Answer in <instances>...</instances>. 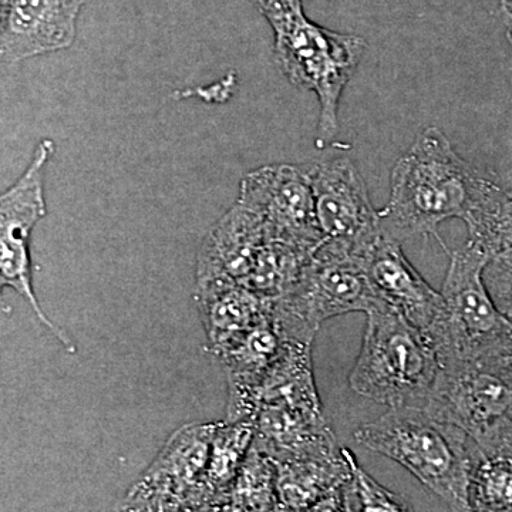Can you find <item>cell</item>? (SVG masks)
Here are the masks:
<instances>
[{
	"instance_id": "obj_1",
	"label": "cell",
	"mask_w": 512,
	"mask_h": 512,
	"mask_svg": "<svg viewBox=\"0 0 512 512\" xmlns=\"http://www.w3.org/2000/svg\"><path fill=\"white\" fill-rule=\"evenodd\" d=\"M471 185L466 164L447 137L437 127L426 128L394 165L390 200L379 211L383 237L399 244L421 235L439 238L441 222L470 211Z\"/></svg>"
},
{
	"instance_id": "obj_2",
	"label": "cell",
	"mask_w": 512,
	"mask_h": 512,
	"mask_svg": "<svg viewBox=\"0 0 512 512\" xmlns=\"http://www.w3.org/2000/svg\"><path fill=\"white\" fill-rule=\"evenodd\" d=\"M366 318L362 349L349 376L350 389L384 406H424L440 370L433 342L380 299Z\"/></svg>"
},
{
	"instance_id": "obj_3",
	"label": "cell",
	"mask_w": 512,
	"mask_h": 512,
	"mask_svg": "<svg viewBox=\"0 0 512 512\" xmlns=\"http://www.w3.org/2000/svg\"><path fill=\"white\" fill-rule=\"evenodd\" d=\"M355 440L409 470L450 507H466L467 461L456 424L423 406L390 407L360 426Z\"/></svg>"
},
{
	"instance_id": "obj_4",
	"label": "cell",
	"mask_w": 512,
	"mask_h": 512,
	"mask_svg": "<svg viewBox=\"0 0 512 512\" xmlns=\"http://www.w3.org/2000/svg\"><path fill=\"white\" fill-rule=\"evenodd\" d=\"M275 33V59L296 87L318 96L319 121L315 144L328 147L339 130V101L365 53L360 36L333 32L296 13L271 26Z\"/></svg>"
},
{
	"instance_id": "obj_5",
	"label": "cell",
	"mask_w": 512,
	"mask_h": 512,
	"mask_svg": "<svg viewBox=\"0 0 512 512\" xmlns=\"http://www.w3.org/2000/svg\"><path fill=\"white\" fill-rule=\"evenodd\" d=\"M379 301L359 256L322 242L291 291L272 299V316L285 338L313 342L326 320L366 313Z\"/></svg>"
},
{
	"instance_id": "obj_6",
	"label": "cell",
	"mask_w": 512,
	"mask_h": 512,
	"mask_svg": "<svg viewBox=\"0 0 512 512\" xmlns=\"http://www.w3.org/2000/svg\"><path fill=\"white\" fill-rule=\"evenodd\" d=\"M50 138L40 141L25 173L8 190L0 192V311L10 315L12 308L3 299L5 289L19 293L33 309L36 318L70 353H76L72 338L43 311L32 279L30 239L33 229L46 217V165L55 153Z\"/></svg>"
},
{
	"instance_id": "obj_7",
	"label": "cell",
	"mask_w": 512,
	"mask_h": 512,
	"mask_svg": "<svg viewBox=\"0 0 512 512\" xmlns=\"http://www.w3.org/2000/svg\"><path fill=\"white\" fill-rule=\"evenodd\" d=\"M218 423L175 430L127 493L126 511H201L202 481Z\"/></svg>"
},
{
	"instance_id": "obj_8",
	"label": "cell",
	"mask_w": 512,
	"mask_h": 512,
	"mask_svg": "<svg viewBox=\"0 0 512 512\" xmlns=\"http://www.w3.org/2000/svg\"><path fill=\"white\" fill-rule=\"evenodd\" d=\"M487 255L476 247L451 254L443 284V312L427 333L441 360L461 359L478 340L493 338L504 329L483 281Z\"/></svg>"
},
{
	"instance_id": "obj_9",
	"label": "cell",
	"mask_w": 512,
	"mask_h": 512,
	"mask_svg": "<svg viewBox=\"0 0 512 512\" xmlns=\"http://www.w3.org/2000/svg\"><path fill=\"white\" fill-rule=\"evenodd\" d=\"M237 202L264 222L265 238L315 251L323 242L309 174L289 164L265 165L242 180Z\"/></svg>"
},
{
	"instance_id": "obj_10",
	"label": "cell",
	"mask_w": 512,
	"mask_h": 512,
	"mask_svg": "<svg viewBox=\"0 0 512 512\" xmlns=\"http://www.w3.org/2000/svg\"><path fill=\"white\" fill-rule=\"evenodd\" d=\"M323 242L362 256L380 238L379 212L365 180L348 157L323 161L309 171Z\"/></svg>"
},
{
	"instance_id": "obj_11",
	"label": "cell",
	"mask_w": 512,
	"mask_h": 512,
	"mask_svg": "<svg viewBox=\"0 0 512 512\" xmlns=\"http://www.w3.org/2000/svg\"><path fill=\"white\" fill-rule=\"evenodd\" d=\"M360 261L376 298L427 335L443 312V296L410 264L399 242L380 235Z\"/></svg>"
},
{
	"instance_id": "obj_12",
	"label": "cell",
	"mask_w": 512,
	"mask_h": 512,
	"mask_svg": "<svg viewBox=\"0 0 512 512\" xmlns=\"http://www.w3.org/2000/svg\"><path fill=\"white\" fill-rule=\"evenodd\" d=\"M84 2L9 0L0 32V56L20 62L72 46Z\"/></svg>"
},
{
	"instance_id": "obj_13",
	"label": "cell",
	"mask_w": 512,
	"mask_h": 512,
	"mask_svg": "<svg viewBox=\"0 0 512 512\" xmlns=\"http://www.w3.org/2000/svg\"><path fill=\"white\" fill-rule=\"evenodd\" d=\"M252 424V446L274 461L333 458L342 454L323 412L264 403L256 410Z\"/></svg>"
},
{
	"instance_id": "obj_14",
	"label": "cell",
	"mask_w": 512,
	"mask_h": 512,
	"mask_svg": "<svg viewBox=\"0 0 512 512\" xmlns=\"http://www.w3.org/2000/svg\"><path fill=\"white\" fill-rule=\"evenodd\" d=\"M274 463L276 511H349L352 474L343 453Z\"/></svg>"
},
{
	"instance_id": "obj_15",
	"label": "cell",
	"mask_w": 512,
	"mask_h": 512,
	"mask_svg": "<svg viewBox=\"0 0 512 512\" xmlns=\"http://www.w3.org/2000/svg\"><path fill=\"white\" fill-rule=\"evenodd\" d=\"M195 299L210 352L247 332L272 308V299L224 275L197 274Z\"/></svg>"
},
{
	"instance_id": "obj_16",
	"label": "cell",
	"mask_w": 512,
	"mask_h": 512,
	"mask_svg": "<svg viewBox=\"0 0 512 512\" xmlns=\"http://www.w3.org/2000/svg\"><path fill=\"white\" fill-rule=\"evenodd\" d=\"M265 241L261 217L235 202L202 242L197 274L229 276L242 284Z\"/></svg>"
},
{
	"instance_id": "obj_17",
	"label": "cell",
	"mask_w": 512,
	"mask_h": 512,
	"mask_svg": "<svg viewBox=\"0 0 512 512\" xmlns=\"http://www.w3.org/2000/svg\"><path fill=\"white\" fill-rule=\"evenodd\" d=\"M312 345L313 342L286 340L281 355L259 387V406L279 403L308 412H323L313 373Z\"/></svg>"
},
{
	"instance_id": "obj_18",
	"label": "cell",
	"mask_w": 512,
	"mask_h": 512,
	"mask_svg": "<svg viewBox=\"0 0 512 512\" xmlns=\"http://www.w3.org/2000/svg\"><path fill=\"white\" fill-rule=\"evenodd\" d=\"M254 439L252 421H220L202 481L201 511H227L229 493Z\"/></svg>"
},
{
	"instance_id": "obj_19",
	"label": "cell",
	"mask_w": 512,
	"mask_h": 512,
	"mask_svg": "<svg viewBox=\"0 0 512 512\" xmlns=\"http://www.w3.org/2000/svg\"><path fill=\"white\" fill-rule=\"evenodd\" d=\"M312 254L309 249L268 239L242 285L265 298H279L295 286Z\"/></svg>"
},
{
	"instance_id": "obj_20",
	"label": "cell",
	"mask_w": 512,
	"mask_h": 512,
	"mask_svg": "<svg viewBox=\"0 0 512 512\" xmlns=\"http://www.w3.org/2000/svg\"><path fill=\"white\" fill-rule=\"evenodd\" d=\"M276 467L261 450L249 447L229 493L227 511H276Z\"/></svg>"
},
{
	"instance_id": "obj_21",
	"label": "cell",
	"mask_w": 512,
	"mask_h": 512,
	"mask_svg": "<svg viewBox=\"0 0 512 512\" xmlns=\"http://www.w3.org/2000/svg\"><path fill=\"white\" fill-rule=\"evenodd\" d=\"M343 456L348 461L350 474L349 511H412L413 507L399 495L387 490L370 476L348 447H342Z\"/></svg>"
},
{
	"instance_id": "obj_22",
	"label": "cell",
	"mask_w": 512,
	"mask_h": 512,
	"mask_svg": "<svg viewBox=\"0 0 512 512\" xmlns=\"http://www.w3.org/2000/svg\"><path fill=\"white\" fill-rule=\"evenodd\" d=\"M477 503L491 508H512V460L497 458L478 470Z\"/></svg>"
},
{
	"instance_id": "obj_23",
	"label": "cell",
	"mask_w": 512,
	"mask_h": 512,
	"mask_svg": "<svg viewBox=\"0 0 512 512\" xmlns=\"http://www.w3.org/2000/svg\"><path fill=\"white\" fill-rule=\"evenodd\" d=\"M487 232L488 241L512 244V202H505L488 218Z\"/></svg>"
},
{
	"instance_id": "obj_24",
	"label": "cell",
	"mask_w": 512,
	"mask_h": 512,
	"mask_svg": "<svg viewBox=\"0 0 512 512\" xmlns=\"http://www.w3.org/2000/svg\"><path fill=\"white\" fill-rule=\"evenodd\" d=\"M251 2L271 26L289 16L303 12L302 0H251Z\"/></svg>"
},
{
	"instance_id": "obj_25",
	"label": "cell",
	"mask_w": 512,
	"mask_h": 512,
	"mask_svg": "<svg viewBox=\"0 0 512 512\" xmlns=\"http://www.w3.org/2000/svg\"><path fill=\"white\" fill-rule=\"evenodd\" d=\"M9 0H0V32H2L3 20H5L6 9H8Z\"/></svg>"
},
{
	"instance_id": "obj_26",
	"label": "cell",
	"mask_w": 512,
	"mask_h": 512,
	"mask_svg": "<svg viewBox=\"0 0 512 512\" xmlns=\"http://www.w3.org/2000/svg\"><path fill=\"white\" fill-rule=\"evenodd\" d=\"M501 2H503L504 5H512V0H501Z\"/></svg>"
}]
</instances>
